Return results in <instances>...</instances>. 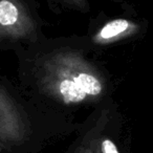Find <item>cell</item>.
<instances>
[{
    "label": "cell",
    "mask_w": 153,
    "mask_h": 153,
    "mask_svg": "<svg viewBox=\"0 0 153 153\" xmlns=\"http://www.w3.org/2000/svg\"><path fill=\"white\" fill-rule=\"evenodd\" d=\"M15 51L22 94L51 110L70 117L114 96L112 74L92 57L85 35L44 37Z\"/></svg>",
    "instance_id": "cell-1"
},
{
    "label": "cell",
    "mask_w": 153,
    "mask_h": 153,
    "mask_svg": "<svg viewBox=\"0 0 153 153\" xmlns=\"http://www.w3.org/2000/svg\"><path fill=\"white\" fill-rule=\"evenodd\" d=\"M7 83L0 80V140L7 146L28 142L36 132L61 135L78 129L69 115L23 98Z\"/></svg>",
    "instance_id": "cell-2"
},
{
    "label": "cell",
    "mask_w": 153,
    "mask_h": 153,
    "mask_svg": "<svg viewBox=\"0 0 153 153\" xmlns=\"http://www.w3.org/2000/svg\"><path fill=\"white\" fill-rule=\"evenodd\" d=\"M47 25L35 0H0V51H15L41 40Z\"/></svg>",
    "instance_id": "cell-3"
},
{
    "label": "cell",
    "mask_w": 153,
    "mask_h": 153,
    "mask_svg": "<svg viewBox=\"0 0 153 153\" xmlns=\"http://www.w3.org/2000/svg\"><path fill=\"white\" fill-rule=\"evenodd\" d=\"M121 128V110L110 98L94 107L85 122L79 125V137L72 153H121L117 145Z\"/></svg>",
    "instance_id": "cell-4"
},
{
    "label": "cell",
    "mask_w": 153,
    "mask_h": 153,
    "mask_svg": "<svg viewBox=\"0 0 153 153\" xmlns=\"http://www.w3.org/2000/svg\"><path fill=\"white\" fill-rule=\"evenodd\" d=\"M148 28V20L138 17L137 14L110 16L101 11L90 19L85 36L96 53L138 40L147 34Z\"/></svg>",
    "instance_id": "cell-5"
},
{
    "label": "cell",
    "mask_w": 153,
    "mask_h": 153,
    "mask_svg": "<svg viewBox=\"0 0 153 153\" xmlns=\"http://www.w3.org/2000/svg\"><path fill=\"white\" fill-rule=\"evenodd\" d=\"M49 9L57 15L64 12L88 14L91 11L89 0H46Z\"/></svg>",
    "instance_id": "cell-6"
},
{
    "label": "cell",
    "mask_w": 153,
    "mask_h": 153,
    "mask_svg": "<svg viewBox=\"0 0 153 153\" xmlns=\"http://www.w3.org/2000/svg\"><path fill=\"white\" fill-rule=\"evenodd\" d=\"M111 2L117 3V4H120L121 7L123 9V11L127 14H137L133 7H132L130 3L127 2V0H109Z\"/></svg>",
    "instance_id": "cell-7"
},
{
    "label": "cell",
    "mask_w": 153,
    "mask_h": 153,
    "mask_svg": "<svg viewBox=\"0 0 153 153\" xmlns=\"http://www.w3.org/2000/svg\"><path fill=\"white\" fill-rule=\"evenodd\" d=\"M7 145H5L4 143H2L1 140H0V153L3 152L4 150H7Z\"/></svg>",
    "instance_id": "cell-8"
}]
</instances>
